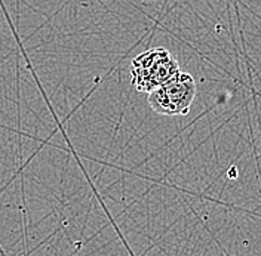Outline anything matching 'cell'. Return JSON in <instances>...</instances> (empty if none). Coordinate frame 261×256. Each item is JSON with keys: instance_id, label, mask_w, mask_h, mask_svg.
<instances>
[{"instance_id": "obj_2", "label": "cell", "mask_w": 261, "mask_h": 256, "mask_svg": "<svg viewBox=\"0 0 261 256\" xmlns=\"http://www.w3.org/2000/svg\"><path fill=\"white\" fill-rule=\"evenodd\" d=\"M196 91L193 76L179 71L171 80L147 94V101L150 108L161 116H187L195 101Z\"/></svg>"}, {"instance_id": "obj_1", "label": "cell", "mask_w": 261, "mask_h": 256, "mask_svg": "<svg viewBox=\"0 0 261 256\" xmlns=\"http://www.w3.org/2000/svg\"><path fill=\"white\" fill-rule=\"evenodd\" d=\"M179 71L178 61L168 49H147L130 61V83L138 92L150 94Z\"/></svg>"}]
</instances>
